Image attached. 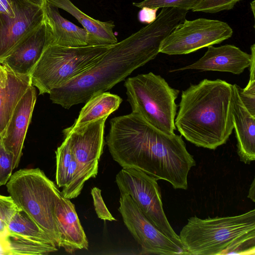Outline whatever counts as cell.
I'll return each instance as SVG.
<instances>
[{
    "mask_svg": "<svg viewBox=\"0 0 255 255\" xmlns=\"http://www.w3.org/2000/svg\"><path fill=\"white\" fill-rule=\"evenodd\" d=\"M106 143L123 168H133L170 183L175 189H187L190 169L196 165L182 135L164 133L138 114L112 119Z\"/></svg>",
    "mask_w": 255,
    "mask_h": 255,
    "instance_id": "obj_1",
    "label": "cell"
},
{
    "mask_svg": "<svg viewBox=\"0 0 255 255\" xmlns=\"http://www.w3.org/2000/svg\"><path fill=\"white\" fill-rule=\"evenodd\" d=\"M182 21L169 7L162 8L155 20L112 45L99 60L81 75L49 93L53 103L65 109L85 103L107 92L133 71L154 59L163 40Z\"/></svg>",
    "mask_w": 255,
    "mask_h": 255,
    "instance_id": "obj_2",
    "label": "cell"
},
{
    "mask_svg": "<svg viewBox=\"0 0 255 255\" xmlns=\"http://www.w3.org/2000/svg\"><path fill=\"white\" fill-rule=\"evenodd\" d=\"M175 126L197 146L215 149L226 143L234 129L233 85L203 79L182 91Z\"/></svg>",
    "mask_w": 255,
    "mask_h": 255,
    "instance_id": "obj_3",
    "label": "cell"
},
{
    "mask_svg": "<svg viewBox=\"0 0 255 255\" xmlns=\"http://www.w3.org/2000/svg\"><path fill=\"white\" fill-rule=\"evenodd\" d=\"M178 236L187 255H255V210L233 216L191 217Z\"/></svg>",
    "mask_w": 255,
    "mask_h": 255,
    "instance_id": "obj_4",
    "label": "cell"
},
{
    "mask_svg": "<svg viewBox=\"0 0 255 255\" xmlns=\"http://www.w3.org/2000/svg\"><path fill=\"white\" fill-rule=\"evenodd\" d=\"M112 45L68 47L50 45L30 73L32 85L38 89L39 94H49L90 68Z\"/></svg>",
    "mask_w": 255,
    "mask_h": 255,
    "instance_id": "obj_5",
    "label": "cell"
},
{
    "mask_svg": "<svg viewBox=\"0 0 255 255\" xmlns=\"http://www.w3.org/2000/svg\"><path fill=\"white\" fill-rule=\"evenodd\" d=\"M17 206L27 214L59 247V237L53 216L55 202L61 192L39 168L20 169L6 184Z\"/></svg>",
    "mask_w": 255,
    "mask_h": 255,
    "instance_id": "obj_6",
    "label": "cell"
},
{
    "mask_svg": "<svg viewBox=\"0 0 255 255\" xmlns=\"http://www.w3.org/2000/svg\"><path fill=\"white\" fill-rule=\"evenodd\" d=\"M124 86L132 112L159 130L169 134L174 133L178 90L151 72L128 78Z\"/></svg>",
    "mask_w": 255,
    "mask_h": 255,
    "instance_id": "obj_7",
    "label": "cell"
},
{
    "mask_svg": "<svg viewBox=\"0 0 255 255\" xmlns=\"http://www.w3.org/2000/svg\"><path fill=\"white\" fill-rule=\"evenodd\" d=\"M157 181L155 178L133 168H123L116 177L121 194L129 195L147 219L187 255L164 213Z\"/></svg>",
    "mask_w": 255,
    "mask_h": 255,
    "instance_id": "obj_8",
    "label": "cell"
},
{
    "mask_svg": "<svg viewBox=\"0 0 255 255\" xmlns=\"http://www.w3.org/2000/svg\"><path fill=\"white\" fill-rule=\"evenodd\" d=\"M233 29L226 22L199 18L186 19L163 40L159 53L170 55L187 54L230 38Z\"/></svg>",
    "mask_w": 255,
    "mask_h": 255,
    "instance_id": "obj_9",
    "label": "cell"
},
{
    "mask_svg": "<svg viewBox=\"0 0 255 255\" xmlns=\"http://www.w3.org/2000/svg\"><path fill=\"white\" fill-rule=\"evenodd\" d=\"M108 117L97 119L80 128L70 127L63 130L79 166L78 190L80 193L85 182L98 174L99 161L105 144L104 128Z\"/></svg>",
    "mask_w": 255,
    "mask_h": 255,
    "instance_id": "obj_10",
    "label": "cell"
},
{
    "mask_svg": "<svg viewBox=\"0 0 255 255\" xmlns=\"http://www.w3.org/2000/svg\"><path fill=\"white\" fill-rule=\"evenodd\" d=\"M118 209L125 225L141 248V254L187 255L156 228L143 215L131 197L121 194Z\"/></svg>",
    "mask_w": 255,
    "mask_h": 255,
    "instance_id": "obj_11",
    "label": "cell"
},
{
    "mask_svg": "<svg viewBox=\"0 0 255 255\" xmlns=\"http://www.w3.org/2000/svg\"><path fill=\"white\" fill-rule=\"evenodd\" d=\"M15 15L0 14V61L8 55L43 21L44 7L25 0H12Z\"/></svg>",
    "mask_w": 255,
    "mask_h": 255,
    "instance_id": "obj_12",
    "label": "cell"
},
{
    "mask_svg": "<svg viewBox=\"0 0 255 255\" xmlns=\"http://www.w3.org/2000/svg\"><path fill=\"white\" fill-rule=\"evenodd\" d=\"M51 44V29L44 17L42 23L1 59L0 64L14 73L30 75L43 51Z\"/></svg>",
    "mask_w": 255,
    "mask_h": 255,
    "instance_id": "obj_13",
    "label": "cell"
},
{
    "mask_svg": "<svg viewBox=\"0 0 255 255\" xmlns=\"http://www.w3.org/2000/svg\"><path fill=\"white\" fill-rule=\"evenodd\" d=\"M36 100V89L32 85L17 103L6 127L0 134L5 149L12 157L13 169L20 161Z\"/></svg>",
    "mask_w": 255,
    "mask_h": 255,
    "instance_id": "obj_14",
    "label": "cell"
},
{
    "mask_svg": "<svg viewBox=\"0 0 255 255\" xmlns=\"http://www.w3.org/2000/svg\"><path fill=\"white\" fill-rule=\"evenodd\" d=\"M204 55L193 63L170 72L185 70L216 71L239 75L249 67L251 54L231 44L209 46Z\"/></svg>",
    "mask_w": 255,
    "mask_h": 255,
    "instance_id": "obj_15",
    "label": "cell"
},
{
    "mask_svg": "<svg viewBox=\"0 0 255 255\" xmlns=\"http://www.w3.org/2000/svg\"><path fill=\"white\" fill-rule=\"evenodd\" d=\"M53 216L59 237V248L70 254L88 249V241L75 205L61 193L56 200Z\"/></svg>",
    "mask_w": 255,
    "mask_h": 255,
    "instance_id": "obj_16",
    "label": "cell"
},
{
    "mask_svg": "<svg viewBox=\"0 0 255 255\" xmlns=\"http://www.w3.org/2000/svg\"><path fill=\"white\" fill-rule=\"evenodd\" d=\"M237 85L233 84V119L237 140V153L241 161L250 164L255 160V117L241 100Z\"/></svg>",
    "mask_w": 255,
    "mask_h": 255,
    "instance_id": "obj_17",
    "label": "cell"
},
{
    "mask_svg": "<svg viewBox=\"0 0 255 255\" xmlns=\"http://www.w3.org/2000/svg\"><path fill=\"white\" fill-rule=\"evenodd\" d=\"M32 85L30 75H20L0 64V134L20 99Z\"/></svg>",
    "mask_w": 255,
    "mask_h": 255,
    "instance_id": "obj_18",
    "label": "cell"
},
{
    "mask_svg": "<svg viewBox=\"0 0 255 255\" xmlns=\"http://www.w3.org/2000/svg\"><path fill=\"white\" fill-rule=\"evenodd\" d=\"M47 2L68 12L82 25L88 34V45H112L118 42L113 20L94 19L80 10L70 0H47Z\"/></svg>",
    "mask_w": 255,
    "mask_h": 255,
    "instance_id": "obj_19",
    "label": "cell"
},
{
    "mask_svg": "<svg viewBox=\"0 0 255 255\" xmlns=\"http://www.w3.org/2000/svg\"><path fill=\"white\" fill-rule=\"evenodd\" d=\"M45 17L51 29L52 45L75 47L88 45V34L60 14L58 8L48 2L44 6Z\"/></svg>",
    "mask_w": 255,
    "mask_h": 255,
    "instance_id": "obj_20",
    "label": "cell"
},
{
    "mask_svg": "<svg viewBox=\"0 0 255 255\" xmlns=\"http://www.w3.org/2000/svg\"><path fill=\"white\" fill-rule=\"evenodd\" d=\"M55 153L57 185L63 188L61 193L64 197L69 199L75 198L80 194L78 190L79 166L67 138H64Z\"/></svg>",
    "mask_w": 255,
    "mask_h": 255,
    "instance_id": "obj_21",
    "label": "cell"
},
{
    "mask_svg": "<svg viewBox=\"0 0 255 255\" xmlns=\"http://www.w3.org/2000/svg\"><path fill=\"white\" fill-rule=\"evenodd\" d=\"M122 101L120 96L107 92L93 95L85 102L78 118L71 127L80 128L97 119L109 117L118 110Z\"/></svg>",
    "mask_w": 255,
    "mask_h": 255,
    "instance_id": "obj_22",
    "label": "cell"
},
{
    "mask_svg": "<svg viewBox=\"0 0 255 255\" xmlns=\"http://www.w3.org/2000/svg\"><path fill=\"white\" fill-rule=\"evenodd\" d=\"M1 241L4 254L41 255L58 250L55 245L40 242L6 231Z\"/></svg>",
    "mask_w": 255,
    "mask_h": 255,
    "instance_id": "obj_23",
    "label": "cell"
},
{
    "mask_svg": "<svg viewBox=\"0 0 255 255\" xmlns=\"http://www.w3.org/2000/svg\"><path fill=\"white\" fill-rule=\"evenodd\" d=\"M6 231L43 243L56 245L52 238L20 209L11 218Z\"/></svg>",
    "mask_w": 255,
    "mask_h": 255,
    "instance_id": "obj_24",
    "label": "cell"
},
{
    "mask_svg": "<svg viewBox=\"0 0 255 255\" xmlns=\"http://www.w3.org/2000/svg\"><path fill=\"white\" fill-rule=\"evenodd\" d=\"M198 0H143L139 2H133V5L139 8L177 7L188 10L196 6Z\"/></svg>",
    "mask_w": 255,
    "mask_h": 255,
    "instance_id": "obj_25",
    "label": "cell"
},
{
    "mask_svg": "<svg viewBox=\"0 0 255 255\" xmlns=\"http://www.w3.org/2000/svg\"><path fill=\"white\" fill-rule=\"evenodd\" d=\"M241 0H198L192 11L217 13L233 8Z\"/></svg>",
    "mask_w": 255,
    "mask_h": 255,
    "instance_id": "obj_26",
    "label": "cell"
},
{
    "mask_svg": "<svg viewBox=\"0 0 255 255\" xmlns=\"http://www.w3.org/2000/svg\"><path fill=\"white\" fill-rule=\"evenodd\" d=\"M19 209L11 196L0 195V237L6 232L11 218Z\"/></svg>",
    "mask_w": 255,
    "mask_h": 255,
    "instance_id": "obj_27",
    "label": "cell"
},
{
    "mask_svg": "<svg viewBox=\"0 0 255 255\" xmlns=\"http://www.w3.org/2000/svg\"><path fill=\"white\" fill-rule=\"evenodd\" d=\"M13 170L12 157L5 149L0 134V186L7 183Z\"/></svg>",
    "mask_w": 255,
    "mask_h": 255,
    "instance_id": "obj_28",
    "label": "cell"
},
{
    "mask_svg": "<svg viewBox=\"0 0 255 255\" xmlns=\"http://www.w3.org/2000/svg\"><path fill=\"white\" fill-rule=\"evenodd\" d=\"M237 86L243 103L249 112L255 117V78H250L245 88L243 89L238 85Z\"/></svg>",
    "mask_w": 255,
    "mask_h": 255,
    "instance_id": "obj_29",
    "label": "cell"
},
{
    "mask_svg": "<svg viewBox=\"0 0 255 255\" xmlns=\"http://www.w3.org/2000/svg\"><path fill=\"white\" fill-rule=\"evenodd\" d=\"M91 193L93 199L95 210L98 217L105 221L116 220L107 208L101 195V190L95 187L91 189Z\"/></svg>",
    "mask_w": 255,
    "mask_h": 255,
    "instance_id": "obj_30",
    "label": "cell"
},
{
    "mask_svg": "<svg viewBox=\"0 0 255 255\" xmlns=\"http://www.w3.org/2000/svg\"><path fill=\"white\" fill-rule=\"evenodd\" d=\"M158 8L143 7L141 8L138 14V18L140 22L149 24L155 20Z\"/></svg>",
    "mask_w": 255,
    "mask_h": 255,
    "instance_id": "obj_31",
    "label": "cell"
},
{
    "mask_svg": "<svg viewBox=\"0 0 255 255\" xmlns=\"http://www.w3.org/2000/svg\"><path fill=\"white\" fill-rule=\"evenodd\" d=\"M0 14L13 17L15 15L12 0H0Z\"/></svg>",
    "mask_w": 255,
    "mask_h": 255,
    "instance_id": "obj_32",
    "label": "cell"
},
{
    "mask_svg": "<svg viewBox=\"0 0 255 255\" xmlns=\"http://www.w3.org/2000/svg\"><path fill=\"white\" fill-rule=\"evenodd\" d=\"M255 179L253 180L252 183L251 185L248 197L252 200L254 202H255Z\"/></svg>",
    "mask_w": 255,
    "mask_h": 255,
    "instance_id": "obj_33",
    "label": "cell"
},
{
    "mask_svg": "<svg viewBox=\"0 0 255 255\" xmlns=\"http://www.w3.org/2000/svg\"><path fill=\"white\" fill-rule=\"evenodd\" d=\"M26 0L27 1L30 2L32 4H35V5H38V6H41L42 7H43L44 6V5H45V4L47 2V0Z\"/></svg>",
    "mask_w": 255,
    "mask_h": 255,
    "instance_id": "obj_34",
    "label": "cell"
},
{
    "mask_svg": "<svg viewBox=\"0 0 255 255\" xmlns=\"http://www.w3.org/2000/svg\"><path fill=\"white\" fill-rule=\"evenodd\" d=\"M251 9H252L254 16H255V0H254L251 3Z\"/></svg>",
    "mask_w": 255,
    "mask_h": 255,
    "instance_id": "obj_35",
    "label": "cell"
}]
</instances>
